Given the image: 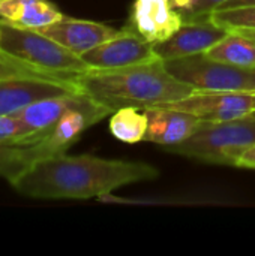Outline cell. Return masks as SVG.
<instances>
[{
	"mask_svg": "<svg viewBox=\"0 0 255 256\" xmlns=\"http://www.w3.org/2000/svg\"><path fill=\"white\" fill-rule=\"evenodd\" d=\"M158 176L159 171L146 162L60 153L27 165L8 182L29 198L90 200L128 184L155 180Z\"/></svg>",
	"mask_w": 255,
	"mask_h": 256,
	"instance_id": "1",
	"label": "cell"
},
{
	"mask_svg": "<svg viewBox=\"0 0 255 256\" xmlns=\"http://www.w3.org/2000/svg\"><path fill=\"white\" fill-rule=\"evenodd\" d=\"M75 84L80 92L111 112L125 106L144 110L183 99L195 92L176 80L162 58L119 69H89L77 76Z\"/></svg>",
	"mask_w": 255,
	"mask_h": 256,
	"instance_id": "2",
	"label": "cell"
},
{
	"mask_svg": "<svg viewBox=\"0 0 255 256\" xmlns=\"http://www.w3.org/2000/svg\"><path fill=\"white\" fill-rule=\"evenodd\" d=\"M0 54L47 75L74 81L90 68L75 52L47 34L0 21Z\"/></svg>",
	"mask_w": 255,
	"mask_h": 256,
	"instance_id": "3",
	"label": "cell"
},
{
	"mask_svg": "<svg viewBox=\"0 0 255 256\" xmlns=\"http://www.w3.org/2000/svg\"><path fill=\"white\" fill-rule=\"evenodd\" d=\"M252 144L255 114L230 122H203L188 140L165 150L204 164L236 166L240 154Z\"/></svg>",
	"mask_w": 255,
	"mask_h": 256,
	"instance_id": "4",
	"label": "cell"
},
{
	"mask_svg": "<svg viewBox=\"0 0 255 256\" xmlns=\"http://www.w3.org/2000/svg\"><path fill=\"white\" fill-rule=\"evenodd\" d=\"M164 63L176 80L195 92H255V69L216 62L204 52Z\"/></svg>",
	"mask_w": 255,
	"mask_h": 256,
	"instance_id": "5",
	"label": "cell"
},
{
	"mask_svg": "<svg viewBox=\"0 0 255 256\" xmlns=\"http://www.w3.org/2000/svg\"><path fill=\"white\" fill-rule=\"evenodd\" d=\"M156 106L185 111L201 122H230L255 114V92H194L183 99Z\"/></svg>",
	"mask_w": 255,
	"mask_h": 256,
	"instance_id": "6",
	"label": "cell"
},
{
	"mask_svg": "<svg viewBox=\"0 0 255 256\" xmlns=\"http://www.w3.org/2000/svg\"><path fill=\"white\" fill-rule=\"evenodd\" d=\"M80 92L69 80L44 74H20L0 80V116L18 114L30 104L68 93Z\"/></svg>",
	"mask_w": 255,
	"mask_h": 256,
	"instance_id": "7",
	"label": "cell"
},
{
	"mask_svg": "<svg viewBox=\"0 0 255 256\" xmlns=\"http://www.w3.org/2000/svg\"><path fill=\"white\" fill-rule=\"evenodd\" d=\"M90 69H119L131 64L147 63L159 58L155 45L140 36L135 30L125 26L120 32L81 56Z\"/></svg>",
	"mask_w": 255,
	"mask_h": 256,
	"instance_id": "8",
	"label": "cell"
},
{
	"mask_svg": "<svg viewBox=\"0 0 255 256\" xmlns=\"http://www.w3.org/2000/svg\"><path fill=\"white\" fill-rule=\"evenodd\" d=\"M228 33V28L213 22L210 16L183 20L182 27L170 39L155 44V51L164 62L201 54L224 39Z\"/></svg>",
	"mask_w": 255,
	"mask_h": 256,
	"instance_id": "9",
	"label": "cell"
},
{
	"mask_svg": "<svg viewBox=\"0 0 255 256\" xmlns=\"http://www.w3.org/2000/svg\"><path fill=\"white\" fill-rule=\"evenodd\" d=\"M182 24L183 16L170 0H134L126 26L155 45L170 39Z\"/></svg>",
	"mask_w": 255,
	"mask_h": 256,
	"instance_id": "10",
	"label": "cell"
},
{
	"mask_svg": "<svg viewBox=\"0 0 255 256\" xmlns=\"http://www.w3.org/2000/svg\"><path fill=\"white\" fill-rule=\"evenodd\" d=\"M38 32L47 34L48 38L54 39L56 42H59L60 45L81 57L92 48L114 38L120 32V28H116L104 22L77 20L65 15L62 20L44 28H39Z\"/></svg>",
	"mask_w": 255,
	"mask_h": 256,
	"instance_id": "11",
	"label": "cell"
},
{
	"mask_svg": "<svg viewBox=\"0 0 255 256\" xmlns=\"http://www.w3.org/2000/svg\"><path fill=\"white\" fill-rule=\"evenodd\" d=\"M144 111L149 117L144 141L159 144L165 148L188 140L203 123L198 117L185 111L159 106H149Z\"/></svg>",
	"mask_w": 255,
	"mask_h": 256,
	"instance_id": "12",
	"label": "cell"
},
{
	"mask_svg": "<svg viewBox=\"0 0 255 256\" xmlns=\"http://www.w3.org/2000/svg\"><path fill=\"white\" fill-rule=\"evenodd\" d=\"M87 99L89 96L84 94L83 92L51 96L30 104L17 116L24 122V124L29 128L33 136L41 140L45 134H48L54 128V124L60 120V117L68 110L84 104Z\"/></svg>",
	"mask_w": 255,
	"mask_h": 256,
	"instance_id": "13",
	"label": "cell"
},
{
	"mask_svg": "<svg viewBox=\"0 0 255 256\" xmlns=\"http://www.w3.org/2000/svg\"><path fill=\"white\" fill-rule=\"evenodd\" d=\"M63 16L51 0H0V21L15 27L39 30Z\"/></svg>",
	"mask_w": 255,
	"mask_h": 256,
	"instance_id": "14",
	"label": "cell"
},
{
	"mask_svg": "<svg viewBox=\"0 0 255 256\" xmlns=\"http://www.w3.org/2000/svg\"><path fill=\"white\" fill-rule=\"evenodd\" d=\"M209 58L236 68L255 69V40L240 32H230L204 52Z\"/></svg>",
	"mask_w": 255,
	"mask_h": 256,
	"instance_id": "15",
	"label": "cell"
},
{
	"mask_svg": "<svg viewBox=\"0 0 255 256\" xmlns=\"http://www.w3.org/2000/svg\"><path fill=\"white\" fill-rule=\"evenodd\" d=\"M147 126L149 117L144 110L125 106L113 112L108 129L116 140L126 144H135L144 141Z\"/></svg>",
	"mask_w": 255,
	"mask_h": 256,
	"instance_id": "16",
	"label": "cell"
},
{
	"mask_svg": "<svg viewBox=\"0 0 255 256\" xmlns=\"http://www.w3.org/2000/svg\"><path fill=\"white\" fill-rule=\"evenodd\" d=\"M209 16L228 30H255V6L215 9Z\"/></svg>",
	"mask_w": 255,
	"mask_h": 256,
	"instance_id": "17",
	"label": "cell"
},
{
	"mask_svg": "<svg viewBox=\"0 0 255 256\" xmlns=\"http://www.w3.org/2000/svg\"><path fill=\"white\" fill-rule=\"evenodd\" d=\"M39 141L17 114L0 116V146L30 144Z\"/></svg>",
	"mask_w": 255,
	"mask_h": 256,
	"instance_id": "18",
	"label": "cell"
},
{
	"mask_svg": "<svg viewBox=\"0 0 255 256\" xmlns=\"http://www.w3.org/2000/svg\"><path fill=\"white\" fill-rule=\"evenodd\" d=\"M20 74H41V72L23 64L21 62H18L12 57L0 54V80L6 78V76H12V75H20ZM44 75H47V74H44Z\"/></svg>",
	"mask_w": 255,
	"mask_h": 256,
	"instance_id": "19",
	"label": "cell"
},
{
	"mask_svg": "<svg viewBox=\"0 0 255 256\" xmlns=\"http://www.w3.org/2000/svg\"><path fill=\"white\" fill-rule=\"evenodd\" d=\"M237 168H246V170H255V144L249 146L237 159L236 164Z\"/></svg>",
	"mask_w": 255,
	"mask_h": 256,
	"instance_id": "20",
	"label": "cell"
},
{
	"mask_svg": "<svg viewBox=\"0 0 255 256\" xmlns=\"http://www.w3.org/2000/svg\"><path fill=\"white\" fill-rule=\"evenodd\" d=\"M170 3L179 12H188L194 8L197 0H170Z\"/></svg>",
	"mask_w": 255,
	"mask_h": 256,
	"instance_id": "21",
	"label": "cell"
},
{
	"mask_svg": "<svg viewBox=\"0 0 255 256\" xmlns=\"http://www.w3.org/2000/svg\"><path fill=\"white\" fill-rule=\"evenodd\" d=\"M255 6V0H228L218 9H228V8H248Z\"/></svg>",
	"mask_w": 255,
	"mask_h": 256,
	"instance_id": "22",
	"label": "cell"
},
{
	"mask_svg": "<svg viewBox=\"0 0 255 256\" xmlns=\"http://www.w3.org/2000/svg\"><path fill=\"white\" fill-rule=\"evenodd\" d=\"M230 32H231V30H230ZM233 32H240V33L246 34L248 38H251V39H254L255 40V30H233Z\"/></svg>",
	"mask_w": 255,
	"mask_h": 256,
	"instance_id": "23",
	"label": "cell"
}]
</instances>
